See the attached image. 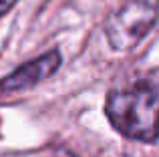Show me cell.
Instances as JSON below:
<instances>
[{
  "mask_svg": "<svg viewBox=\"0 0 159 157\" xmlns=\"http://www.w3.org/2000/svg\"><path fill=\"white\" fill-rule=\"evenodd\" d=\"M107 117L121 135L143 143L159 139V77L139 78L107 97Z\"/></svg>",
  "mask_w": 159,
  "mask_h": 157,
  "instance_id": "1",
  "label": "cell"
},
{
  "mask_svg": "<svg viewBox=\"0 0 159 157\" xmlns=\"http://www.w3.org/2000/svg\"><path fill=\"white\" fill-rule=\"evenodd\" d=\"M159 16V0H125L105 22L113 51H131L151 32Z\"/></svg>",
  "mask_w": 159,
  "mask_h": 157,
  "instance_id": "2",
  "label": "cell"
},
{
  "mask_svg": "<svg viewBox=\"0 0 159 157\" xmlns=\"http://www.w3.org/2000/svg\"><path fill=\"white\" fill-rule=\"evenodd\" d=\"M62 56L58 51H51L47 55L39 56L34 61H28L22 67H18L16 71H12L6 78L0 81V89L2 91H24L30 87L43 83L44 78L57 73V69L61 67Z\"/></svg>",
  "mask_w": 159,
  "mask_h": 157,
  "instance_id": "3",
  "label": "cell"
},
{
  "mask_svg": "<svg viewBox=\"0 0 159 157\" xmlns=\"http://www.w3.org/2000/svg\"><path fill=\"white\" fill-rule=\"evenodd\" d=\"M14 4H16V0H0V16L6 14V12L14 6Z\"/></svg>",
  "mask_w": 159,
  "mask_h": 157,
  "instance_id": "4",
  "label": "cell"
}]
</instances>
